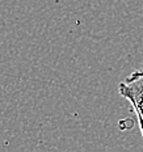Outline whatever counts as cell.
<instances>
[{
	"label": "cell",
	"mask_w": 143,
	"mask_h": 152,
	"mask_svg": "<svg viewBox=\"0 0 143 152\" xmlns=\"http://www.w3.org/2000/svg\"><path fill=\"white\" fill-rule=\"evenodd\" d=\"M118 93L130 102L143 135V68L135 69L121 81L118 84Z\"/></svg>",
	"instance_id": "cell-1"
}]
</instances>
